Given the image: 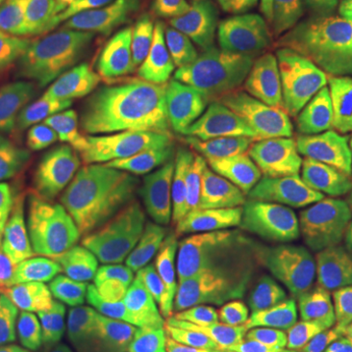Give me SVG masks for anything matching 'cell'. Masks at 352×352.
<instances>
[{"label":"cell","instance_id":"1","mask_svg":"<svg viewBox=\"0 0 352 352\" xmlns=\"http://www.w3.org/2000/svg\"><path fill=\"white\" fill-rule=\"evenodd\" d=\"M331 173L276 155L204 170L164 212L163 263L176 270L245 263L340 268Z\"/></svg>","mask_w":352,"mask_h":352},{"label":"cell","instance_id":"2","mask_svg":"<svg viewBox=\"0 0 352 352\" xmlns=\"http://www.w3.org/2000/svg\"><path fill=\"white\" fill-rule=\"evenodd\" d=\"M190 67L124 57L63 80L38 118L36 151L90 175L173 110Z\"/></svg>","mask_w":352,"mask_h":352},{"label":"cell","instance_id":"3","mask_svg":"<svg viewBox=\"0 0 352 352\" xmlns=\"http://www.w3.org/2000/svg\"><path fill=\"white\" fill-rule=\"evenodd\" d=\"M176 294L159 307L168 327H214L252 317L302 296L346 288L339 266L245 263L214 270H176Z\"/></svg>","mask_w":352,"mask_h":352},{"label":"cell","instance_id":"4","mask_svg":"<svg viewBox=\"0 0 352 352\" xmlns=\"http://www.w3.org/2000/svg\"><path fill=\"white\" fill-rule=\"evenodd\" d=\"M286 0H227L212 12L153 28L131 41L127 57L217 71L258 43L282 16Z\"/></svg>","mask_w":352,"mask_h":352},{"label":"cell","instance_id":"5","mask_svg":"<svg viewBox=\"0 0 352 352\" xmlns=\"http://www.w3.org/2000/svg\"><path fill=\"white\" fill-rule=\"evenodd\" d=\"M264 55L252 53L231 65L201 102L192 141L201 157L229 161L270 143L263 102Z\"/></svg>","mask_w":352,"mask_h":352},{"label":"cell","instance_id":"6","mask_svg":"<svg viewBox=\"0 0 352 352\" xmlns=\"http://www.w3.org/2000/svg\"><path fill=\"white\" fill-rule=\"evenodd\" d=\"M331 51L314 43L307 55L302 96L288 124L274 135V155L289 163L329 170L339 161L352 131L331 85Z\"/></svg>","mask_w":352,"mask_h":352},{"label":"cell","instance_id":"7","mask_svg":"<svg viewBox=\"0 0 352 352\" xmlns=\"http://www.w3.org/2000/svg\"><path fill=\"white\" fill-rule=\"evenodd\" d=\"M201 163V153L175 126H163L139 138L92 178L96 194L116 200H147L186 184Z\"/></svg>","mask_w":352,"mask_h":352},{"label":"cell","instance_id":"8","mask_svg":"<svg viewBox=\"0 0 352 352\" xmlns=\"http://www.w3.org/2000/svg\"><path fill=\"white\" fill-rule=\"evenodd\" d=\"M71 166L38 161L0 176V263L22 264L32 254L39 223L73 190Z\"/></svg>","mask_w":352,"mask_h":352},{"label":"cell","instance_id":"9","mask_svg":"<svg viewBox=\"0 0 352 352\" xmlns=\"http://www.w3.org/2000/svg\"><path fill=\"white\" fill-rule=\"evenodd\" d=\"M346 305L349 296L344 288L331 294L294 298L263 314L231 319L210 329L226 337L252 342L270 352L288 351L298 349L300 344L314 339L315 335H321L325 329L335 325L339 319L346 317Z\"/></svg>","mask_w":352,"mask_h":352},{"label":"cell","instance_id":"10","mask_svg":"<svg viewBox=\"0 0 352 352\" xmlns=\"http://www.w3.org/2000/svg\"><path fill=\"white\" fill-rule=\"evenodd\" d=\"M161 311L133 288L102 298L82 315L67 352H151Z\"/></svg>","mask_w":352,"mask_h":352},{"label":"cell","instance_id":"11","mask_svg":"<svg viewBox=\"0 0 352 352\" xmlns=\"http://www.w3.org/2000/svg\"><path fill=\"white\" fill-rule=\"evenodd\" d=\"M145 210L143 200H116L87 188L75 200L57 206L34 235L32 256L43 263L116 226L135 219Z\"/></svg>","mask_w":352,"mask_h":352},{"label":"cell","instance_id":"12","mask_svg":"<svg viewBox=\"0 0 352 352\" xmlns=\"http://www.w3.org/2000/svg\"><path fill=\"white\" fill-rule=\"evenodd\" d=\"M87 247L100 252L112 264L116 278L149 298L161 307L176 294L175 272L161 266L157 258V233L149 219H129L122 226L88 241Z\"/></svg>","mask_w":352,"mask_h":352},{"label":"cell","instance_id":"13","mask_svg":"<svg viewBox=\"0 0 352 352\" xmlns=\"http://www.w3.org/2000/svg\"><path fill=\"white\" fill-rule=\"evenodd\" d=\"M116 30L110 0H51L53 73L82 71L104 61Z\"/></svg>","mask_w":352,"mask_h":352},{"label":"cell","instance_id":"14","mask_svg":"<svg viewBox=\"0 0 352 352\" xmlns=\"http://www.w3.org/2000/svg\"><path fill=\"white\" fill-rule=\"evenodd\" d=\"M309 47L300 28L288 25L264 53L263 102L266 126L274 139L294 113L307 73Z\"/></svg>","mask_w":352,"mask_h":352},{"label":"cell","instance_id":"15","mask_svg":"<svg viewBox=\"0 0 352 352\" xmlns=\"http://www.w3.org/2000/svg\"><path fill=\"white\" fill-rule=\"evenodd\" d=\"M51 0H10L0 8V61L8 67L51 75Z\"/></svg>","mask_w":352,"mask_h":352},{"label":"cell","instance_id":"16","mask_svg":"<svg viewBox=\"0 0 352 352\" xmlns=\"http://www.w3.org/2000/svg\"><path fill=\"white\" fill-rule=\"evenodd\" d=\"M61 315L59 303L0 270V352L36 349Z\"/></svg>","mask_w":352,"mask_h":352},{"label":"cell","instance_id":"17","mask_svg":"<svg viewBox=\"0 0 352 352\" xmlns=\"http://www.w3.org/2000/svg\"><path fill=\"white\" fill-rule=\"evenodd\" d=\"M61 85L63 80L53 75L0 65V143L22 133L32 122H38Z\"/></svg>","mask_w":352,"mask_h":352},{"label":"cell","instance_id":"18","mask_svg":"<svg viewBox=\"0 0 352 352\" xmlns=\"http://www.w3.org/2000/svg\"><path fill=\"white\" fill-rule=\"evenodd\" d=\"M113 280L118 278L112 264L87 245L59 254L53 266V292L67 303L88 300L108 288Z\"/></svg>","mask_w":352,"mask_h":352},{"label":"cell","instance_id":"19","mask_svg":"<svg viewBox=\"0 0 352 352\" xmlns=\"http://www.w3.org/2000/svg\"><path fill=\"white\" fill-rule=\"evenodd\" d=\"M226 2L227 0H157L139 10L135 16H131L126 24L113 30L110 36V47L112 51L118 50L157 25L196 18L201 14L212 12Z\"/></svg>","mask_w":352,"mask_h":352},{"label":"cell","instance_id":"20","mask_svg":"<svg viewBox=\"0 0 352 352\" xmlns=\"http://www.w3.org/2000/svg\"><path fill=\"white\" fill-rule=\"evenodd\" d=\"M151 352H270L252 342L214 333L210 327H178L164 333Z\"/></svg>","mask_w":352,"mask_h":352},{"label":"cell","instance_id":"21","mask_svg":"<svg viewBox=\"0 0 352 352\" xmlns=\"http://www.w3.org/2000/svg\"><path fill=\"white\" fill-rule=\"evenodd\" d=\"M331 208L340 254L352 264V161L344 159L331 173Z\"/></svg>","mask_w":352,"mask_h":352},{"label":"cell","instance_id":"22","mask_svg":"<svg viewBox=\"0 0 352 352\" xmlns=\"http://www.w3.org/2000/svg\"><path fill=\"white\" fill-rule=\"evenodd\" d=\"M302 18L319 36L339 39L352 36V0H305Z\"/></svg>","mask_w":352,"mask_h":352},{"label":"cell","instance_id":"23","mask_svg":"<svg viewBox=\"0 0 352 352\" xmlns=\"http://www.w3.org/2000/svg\"><path fill=\"white\" fill-rule=\"evenodd\" d=\"M329 71L335 98L352 131V57L344 53H331Z\"/></svg>","mask_w":352,"mask_h":352},{"label":"cell","instance_id":"24","mask_svg":"<svg viewBox=\"0 0 352 352\" xmlns=\"http://www.w3.org/2000/svg\"><path fill=\"white\" fill-rule=\"evenodd\" d=\"M349 331H351L349 317H342L335 325L325 329L321 335H317L315 339L303 342V344H300L298 349H294L292 352H346Z\"/></svg>","mask_w":352,"mask_h":352},{"label":"cell","instance_id":"25","mask_svg":"<svg viewBox=\"0 0 352 352\" xmlns=\"http://www.w3.org/2000/svg\"><path fill=\"white\" fill-rule=\"evenodd\" d=\"M112 2V16L116 30L122 24H126L131 16H135L139 10H143L145 6H149L157 0H110Z\"/></svg>","mask_w":352,"mask_h":352},{"label":"cell","instance_id":"26","mask_svg":"<svg viewBox=\"0 0 352 352\" xmlns=\"http://www.w3.org/2000/svg\"><path fill=\"white\" fill-rule=\"evenodd\" d=\"M339 50H340V53H344V55L352 57V36L339 39Z\"/></svg>","mask_w":352,"mask_h":352},{"label":"cell","instance_id":"27","mask_svg":"<svg viewBox=\"0 0 352 352\" xmlns=\"http://www.w3.org/2000/svg\"><path fill=\"white\" fill-rule=\"evenodd\" d=\"M349 325H351V331H349V346H346V352H352V309L351 317H349Z\"/></svg>","mask_w":352,"mask_h":352},{"label":"cell","instance_id":"28","mask_svg":"<svg viewBox=\"0 0 352 352\" xmlns=\"http://www.w3.org/2000/svg\"><path fill=\"white\" fill-rule=\"evenodd\" d=\"M8 2H10V0H0V8H4V6H6Z\"/></svg>","mask_w":352,"mask_h":352},{"label":"cell","instance_id":"29","mask_svg":"<svg viewBox=\"0 0 352 352\" xmlns=\"http://www.w3.org/2000/svg\"><path fill=\"white\" fill-rule=\"evenodd\" d=\"M349 159H351V161H352V143H351V145H349Z\"/></svg>","mask_w":352,"mask_h":352},{"label":"cell","instance_id":"30","mask_svg":"<svg viewBox=\"0 0 352 352\" xmlns=\"http://www.w3.org/2000/svg\"><path fill=\"white\" fill-rule=\"evenodd\" d=\"M0 65H2V61H0Z\"/></svg>","mask_w":352,"mask_h":352}]
</instances>
